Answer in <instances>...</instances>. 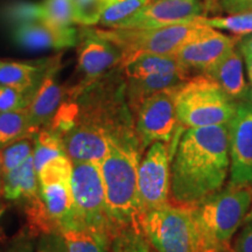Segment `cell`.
Wrapping results in <instances>:
<instances>
[{
  "instance_id": "obj_1",
  "label": "cell",
  "mask_w": 252,
  "mask_h": 252,
  "mask_svg": "<svg viewBox=\"0 0 252 252\" xmlns=\"http://www.w3.org/2000/svg\"><path fill=\"white\" fill-rule=\"evenodd\" d=\"M125 86V76L118 67L80 91L68 88V96L76 102V117L62 141L72 162L100 163L113 146L144 154Z\"/></svg>"
},
{
  "instance_id": "obj_2",
  "label": "cell",
  "mask_w": 252,
  "mask_h": 252,
  "mask_svg": "<svg viewBox=\"0 0 252 252\" xmlns=\"http://www.w3.org/2000/svg\"><path fill=\"white\" fill-rule=\"evenodd\" d=\"M229 174L228 124L185 128L172 158L169 203L193 209L222 190Z\"/></svg>"
},
{
  "instance_id": "obj_3",
  "label": "cell",
  "mask_w": 252,
  "mask_h": 252,
  "mask_svg": "<svg viewBox=\"0 0 252 252\" xmlns=\"http://www.w3.org/2000/svg\"><path fill=\"white\" fill-rule=\"evenodd\" d=\"M141 158L139 151L113 146L99 163L112 224L139 222L138 168Z\"/></svg>"
},
{
  "instance_id": "obj_4",
  "label": "cell",
  "mask_w": 252,
  "mask_h": 252,
  "mask_svg": "<svg viewBox=\"0 0 252 252\" xmlns=\"http://www.w3.org/2000/svg\"><path fill=\"white\" fill-rule=\"evenodd\" d=\"M175 109L182 127H202L228 124L235 116L237 102L230 98L212 77L200 74L178 88Z\"/></svg>"
},
{
  "instance_id": "obj_5",
  "label": "cell",
  "mask_w": 252,
  "mask_h": 252,
  "mask_svg": "<svg viewBox=\"0 0 252 252\" xmlns=\"http://www.w3.org/2000/svg\"><path fill=\"white\" fill-rule=\"evenodd\" d=\"M251 204L252 186H226L193 208L198 232L223 245L231 244L230 242L243 225Z\"/></svg>"
},
{
  "instance_id": "obj_6",
  "label": "cell",
  "mask_w": 252,
  "mask_h": 252,
  "mask_svg": "<svg viewBox=\"0 0 252 252\" xmlns=\"http://www.w3.org/2000/svg\"><path fill=\"white\" fill-rule=\"evenodd\" d=\"M204 25L193 23L154 28H96L100 35L116 43L126 60L139 54L175 55L200 33ZM123 62V63H124Z\"/></svg>"
},
{
  "instance_id": "obj_7",
  "label": "cell",
  "mask_w": 252,
  "mask_h": 252,
  "mask_svg": "<svg viewBox=\"0 0 252 252\" xmlns=\"http://www.w3.org/2000/svg\"><path fill=\"white\" fill-rule=\"evenodd\" d=\"M139 222L158 252H194L197 247L200 232L193 209L168 203L141 213Z\"/></svg>"
},
{
  "instance_id": "obj_8",
  "label": "cell",
  "mask_w": 252,
  "mask_h": 252,
  "mask_svg": "<svg viewBox=\"0 0 252 252\" xmlns=\"http://www.w3.org/2000/svg\"><path fill=\"white\" fill-rule=\"evenodd\" d=\"M71 185L82 220L108 251L112 220L106 203L99 163L72 162Z\"/></svg>"
},
{
  "instance_id": "obj_9",
  "label": "cell",
  "mask_w": 252,
  "mask_h": 252,
  "mask_svg": "<svg viewBox=\"0 0 252 252\" xmlns=\"http://www.w3.org/2000/svg\"><path fill=\"white\" fill-rule=\"evenodd\" d=\"M37 178L41 197L56 230L82 220L72 193V161L70 158L62 157L46 163L37 173Z\"/></svg>"
},
{
  "instance_id": "obj_10",
  "label": "cell",
  "mask_w": 252,
  "mask_h": 252,
  "mask_svg": "<svg viewBox=\"0 0 252 252\" xmlns=\"http://www.w3.org/2000/svg\"><path fill=\"white\" fill-rule=\"evenodd\" d=\"M171 143L156 141L141 158L138 168V195L140 214L169 203L171 165L174 149Z\"/></svg>"
},
{
  "instance_id": "obj_11",
  "label": "cell",
  "mask_w": 252,
  "mask_h": 252,
  "mask_svg": "<svg viewBox=\"0 0 252 252\" xmlns=\"http://www.w3.org/2000/svg\"><path fill=\"white\" fill-rule=\"evenodd\" d=\"M77 71L80 80L70 91H80L94 83L124 62V53L119 47L100 35L94 27L83 26L78 30Z\"/></svg>"
},
{
  "instance_id": "obj_12",
  "label": "cell",
  "mask_w": 252,
  "mask_h": 252,
  "mask_svg": "<svg viewBox=\"0 0 252 252\" xmlns=\"http://www.w3.org/2000/svg\"><path fill=\"white\" fill-rule=\"evenodd\" d=\"M179 87L152 94L133 113L135 132L144 150L156 141L171 143L182 127L179 125L175 109V94Z\"/></svg>"
},
{
  "instance_id": "obj_13",
  "label": "cell",
  "mask_w": 252,
  "mask_h": 252,
  "mask_svg": "<svg viewBox=\"0 0 252 252\" xmlns=\"http://www.w3.org/2000/svg\"><path fill=\"white\" fill-rule=\"evenodd\" d=\"M230 174L228 186H252V103H237L228 123Z\"/></svg>"
},
{
  "instance_id": "obj_14",
  "label": "cell",
  "mask_w": 252,
  "mask_h": 252,
  "mask_svg": "<svg viewBox=\"0 0 252 252\" xmlns=\"http://www.w3.org/2000/svg\"><path fill=\"white\" fill-rule=\"evenodd\" d=\"M203 0H151L117 28H154L193 23L206 12Z\"/></svg>"
},
{
  "instance_id": "obj_15",
  "label": "cell",
  "mask_w": 252,
  "mask_h": 252,
  "mask_svg": "<svg viewBox=\"0 0 252 252\" xmlns=\"http://www.w3.org/2000/svg\"><path fill=\"white\" fill-rule=\"evenodd\" d=\"M239 36H228L204 25L194 39L186 43L175 56L189 71L206 74L229 50L237 46Z\"/></svg>"
},
{
  "instance_id": "obj_16",
  "label": "cell",
  "mask_w": 252,
  "mask_h": 252,
  "mask_svg": "<svg viewBox=\"0 0 252 252\" xmlns=\"http://www.w3.org/2000/svg\"><path fill=\"white\" fill-rule=\"evenodd\" d=\"M12 37L21 48L36 52L77 46L80 32L72 26L59 27L43 20H36L15 25Z\"/></svg>"
},
{
  "instance_id": "obj_17",
  "label": "cell",
  "mask_w": 252,
  "mask_h": 252,
  "mask_svg": "<svg viewBox=\"0 0 252 252\" xmlns=\"http://www.w3.org/2000/svg\"><path fill=\"white\" fill-rule=\"evenodd\" d=\"M60 69L61 62L50 69L28 108L31 127L35 133L49 124L60 105L68 96V87L59 83Z\"/></svg>"
},
{
  "instance_id": "obj_18",
  "label": "cell",
  "mask_w": 252,
  "mask_h": 252,
  "mask_svg": "<svg viewBox=\"0 0 252 252\" xmlns=\"http://www.w3.org/2000/svg\"><path fill=\"white\" fill-rule=\"evenodd\" d=\"M2 196L25 208L42 201L33 156L2 176Z\"/></svg>"
},
{
  "instance_id": "obj_19",
  "label": "cell",
  "mask_w": 252,
  "mask_h": 252,
  "mask_svg": "<svg viewBox=\"0 0 252 252\" xmlns=\"http://www.w3.org/2000/svg\"><path fill=\"white\" fill-rule=\"evenodd\" d=\"M206 74L235 102H242L249 97L250 88L244 77L243 55L237 47L229 50Z\"/></svg>"
},
{
  "instance_id": "obj_20",
  "label": "cell",
  "mask_w": 252,
  "mask_h": 252,
  "mask_svg": "<svg viewBox=\"0 0 252 252\" xmlns=\"http://www.w3.org/2000/svg\"><path fill=\"white\" fill-rule=\"evenodd\" d=\"M61 62V55L32 62L0 63V86L39 89L46 75L54 65Z\"/></svg>"
},
{
  "instance_id": "obj_21",
  "label": "cell",
  "mask_w": 252,
  "mask_h": 252,
  "mask_svg": "<svg viewBox=\"0 0 252 252\" xmlns=\"http://www.w3.org/2000/svg\"><path fill=\"white\" fill-rule=\"evenodd\" d=\"M190 77V74L186 72H171V74L151 75L141 78H125L126 99L132 115L150 96L169 88L181 86Z\"/></svg>"
},
{
  "instance_id": "obj_22",
  "label": "cell",
  "mask_w": 252,
  "mask_h": 252,
  "mask_svg": "<svg viewBox=\"0 0 252 252\" xmlns=\"http://www.w3.org/2000/svg\"><path fill=\"white\" fill-rule=\"evenodd\" d=\"M121 68L125 78H141L171 72H186L191 75L175 55L139 54L126 60Z\"/></svg>"
},
{
  "instance_id": "obj_23",
  "label": "cell",
  "mask_w": 252,
  "mask_h": 252,
  "mask_svg": "<svg viewBox=\"0 0 252 252\" xmlns=\"http://www.w3.org/2000/svg\"><path fill=\"white\" fill-rule=\"evenodd\" d=\"M152 249L140 222L112 224L108 252H151Z\"/></svg>"
},
{
  "instance_id": "obj_24",
  "label": "cell",
  "mask_w": 252,
  "mask_h": 252,
  "mask_svg": "<svg viewBox=\"0 0 252 252\" xmlns=\"http://www.w3.org/2000/svg\"><path fill=\"white\" fill-rule=\"evenodd\" d=\"M67 252H108L82 220L58 230Z\"/></svg>"
},
{
  "instance_id": "obj_25",
  "label": "cell",
  "mask_w": 252,
  "mask_h": 252,
  "mask_svg": "<svg viewBox=\"0 0 252 252\" xmlns=\"http://www.w3.org/2000/svg\"><path fill=\"white\" fill-rule=\"evenodd\" d=\"M62 157H68L61 138L48 127H42L37 132L34 146V167L39 173L46 163Z\"/></svg>"
},
{
  "instance_id": "obj_26",
  "label": "cell",
  "mask_w": 252,
  "mask_h": 252,
  "mask_svg": "<svg viewBox=\"0 0 252 252\" xmlns=\"http://www.w3.org/2000/svg\"><path fill=\"white\" fill-rule=\"evenodd\" d=\"M31 134L37 133L31 127L28 109L0 112V149Z\"/></svg>"
},
{
  "instance_id": "obj_27",
  "label": "cell",
  "mask_w": 252,
  "mask_h": 252,
  "mask_svg": "<svg viewBox=\"0 0 252 252\" xmlns=\"http://www.w3.org/2000/svg\"><path fill=\"white\" fill-rule=\"evenodd\" d=\"M151 0H110L100 14L98 24L108 28L121 27Z\"/></svg>"
},
{
  "instance_id": "obj_28",
  "label": "cell",
  "mask_w": 252,
  "mask_h": 252,
  "mask_svg": "<svg viewBox=\"0 0 252 252\" xmlns=\"http://www.w3.org/2000/svg\"><path fill=\"white\" fill-rule=\"evenodd\" d=\"M36 134L26 135L0 149V173L4 176L33 156Z\"/></svg>"
},
{
  "instance_id": "obj_29",
  "label": "cell",
  "mask_w": 252,
  "mask_h": 252,
  "mask_svg": "<svg viewBox=\"0 0 252 252\" xmlns=\"http://www.w3.org/2000/svg\"><path fill=\"white\" fill-rule=\"evenodd\" d=\"M42 20L59 27L76 24L75 0H43L41 2Z\"/></svg>"
},
{
  "instance_id": "obj_30",
  "label": "cell",
  "mask_w": 252,
  "mask_h": 252,
  "mask_svg": "<svg viewBox=\"0 0 252 252\" xmlns=\"http://www.w3.org/2000/svg\"><path fill=\"white\" fill-rule=\"evenodd\" d=\"M196 20L215 30H224L231 32L235 36H245L252 34V12L248 13H235L228 17H200Z\"/></svg>"
},
{
  "instance_id": "obj_31",
  "label": "cell",
  "mask_w": 252,
  "mask_h": 252,
  "mask_svg": "<svg viewBox=\"0 0 252 252\" xmlns=\"http://www.w3.org/2000/svg\"><path fill=\"white\" fill-rule=\"evenodd\" d=\"M37 90L0 86V112L28 109Z\"/></svg>"
},
{
  "instance_id": "obj_32",
  "label": "cell",
  "mask_w": 252,
  "mask_h": 252,
  "mask_svg": "<svg viewBox=\"0 0 252 252\" xmlns=\"http://www.w3.org/2000/svg\"><path fill=\"white\" fill-rule=\"evenodd\" d=\"M4 17L6 20L14 25L42 20V8H41V4L19 1L5 8Z\"/></svg>"
},
{
  "instance_id": "obj_33",
  "label": "cell",
  "mask_w": 252,
  "mask_h": 252,
  "mask_svg": "<svg viewBox=\"0 0 252 252\" xmlns=\"http://www.w3.org/2000/svg\"><path fill=\"white\" fill-rule=\"evenodd\" d=\"M36 252H67L58 232L41 235Z\"/></svg>"
},
{
  "instance_id": "obj_34",
  "label": "cell",
  "mask_w": 252,
  "mask_h": 252,
  "mask_svg": "<svg viewBox=\"0 0 252 252\" xmlns=\"http://www.w3.org/2000/svg\"><path fill=\"white\" fill-rule=\"evenodd\" d=\"M242 226L243 228L235 238L232 249L236 252H252V220Z\"/></svg>"
},
{
  "instance_id": "obj_35",
  "label": "cell",
  "mask_w": 252,
  "mask_h": 252,
  "mask_svg": "<svg viewBox=\"0 0 252 252\" xmlns=\"http://www.w3.org/2000/svg\"><path fill=\"white\" fill-rule=\"evenodd\" d=\"M216 4L229 14L252 12V0H216Z\"/></svg>"
},
{
  "instance_id": "obj_36",
  "label": "cell",
  "mask_w": 252,
  "mask_h": 252,
  "mask_svg": "<svg viewBox=\"0 0 252 252\" xmlns=\"http://www.w3.org/2000/svg\"><path fill=\"white\" fill-rule=\"evenodd\" d=\"M224 248L225 245L220 244L212 238H208L206 236L200 235L197 247L194 252H223Z\"/></svg>"
},
{
  "instance_id": "obj_37",
  "label": "cell",
  "mask_w": 252,
  "mask_h": 252,
  "mask_svg": "<svg viewBox=\"0 0 252 252\" xmlns=\"http://www.w3.org/2000/svg\"><path fill=\"white\" fill-rule=\"evenodd\" d=\"M237 45V48L241 52V54L243 55V58L252 56V34L242 36V39H239Z\"/></svg>"
},
{
  "instance_id": "obj_38",
  "label": "cell",
  "mask_w": 252,
  "mask_h": 252,
  "mask_svg": "<svg viewBox=\"0 0 252 252\" xmlns=\"http://www.w3.org/2000/svg\"><path fill=\"white\" fill-rule=\"evenodd\" d=\"M34 248L32 242L28 238L20 239L13 247L9 249L8 252H33Z\"/></svg>"
},
{
  "instance_id": "obj_39",
  "label": "cell",
  "mask_w": 252,
  "mask_h": 252,
  "mask_svg": "<svg viewBox=\"0 0 252 252\" xmlns=\"http://www.w3.org/2000/svg\"><path fill=\"white\" fill-rule=\"evenodd\" d=\"M244 60H245V67H247L249 82H250L252 86V56H247V58H244Z\"/></svg>"
},
{
  "instance_id": "obj_40",
  "label": "cell",
  "mask_w": 252,
  "mask_h": 252,
  "mask_svg": "<svg viewBox=\"0 0 252 252\" xmlns=\"http://www.w3.org/2000/svg\"><path fill=\"white\" fill-rule=\"evenodd\" d=\"M252 220V204H251V208H250V210H249L247 217H245L244 223H247V222H249V220ZM244 223H243V224H244Z\"/></svg>"
},
{
  "instance_id": "obj_41",
  "label": "cell",
  "mask_w": 252,
  "mask_h": 252,
  "mask_svg": "<svg viewBox=\"0 0 252 252\" xmlns=\"http://www.w3.org/2000/svg\"><path fill=\"white\" fill-rule=\"evenodd\" d=\"M1 197H4V196H2V193H0V215H1L2 212H4V209H5V206L1 202Z\"/></svg>"
},
{
  "instance_id": "obj_42",
  "label": "cell",
  "mask_w": 252,
  "mask_h": 252,
  "mask_svg": "<svg viewBox=\"0 0 252 252\" xmlns=\"http://www.w3.org/2000/svg\"><path fill=\"white\" fill-rule=\"evenodd\" d=\"M223 252H236L234 249H232V247H231V244H229V245H225V248H224V251Z\"/></svg>"
},
{
  "instance_id": "obj_43",
  "label": "cell",
  "mask_w": 252,
  "mask_h": 252,
  "mask_svg": "<svg viewBox=\"0 0 252 252\" xmlns=\"http://www.w3.org/2000/svg\"><path fill=\"white\" fill-rule=\"evenodd\" d=\"M248 98L250 99V102L252 103V86L250 88V90H249V97H248Z\"/></svg>"
},
{
  "instance_id": "obj_44",
  "label": "cell",
  "mask_w": 252,
  "mask_h": 252,
  "mask_svg": "<svg viewBox=\"0 0 252 252\" xmlns=\"http://www.w3.org/2000/svg\"><path fill=\"white\" fill-rule=\"evenodd\" d=\"M0 193H2V176H1V173H0Z\"/></svg>"
},
{
  "instance_id": "obj_45",
  "label": "cell",
  "mask_w": 252,
  "mask_h": 252,
  "mask_svg": "<svg viewBox=\"0 0 252 252\" xmlns=\"http://www.w3.org/2000/svg\"><path fill=\"white\" fill-rule=\"evenodd\" d=\"M151 252H158V251H156V250H154V249H152V251H151Z\"/></svg>"
},
{
  "instance_id": "obj_46",
  "label": "cell",
  "mask_w": 252,
  "mask_h": 252,
  "mask_svg": "<svg viewBox=\"0 0 252 252\" xmlns=\"http://www.w3.org/2000/svg\"><path fill=\"white\" fill-rule=\"evenodd\" d=\"M104 1H106V2H109V1H110V0H104Z\"/></svg>"
},
{
  "instance_id": "obj_47",
  "label": "cell",
  "mask_w": 252,
  "mask_h": 252,
  "mask_svg": "<svg viewBox=\"0 0 252 252\" xmlns=\"http://www.w3.org/2000/svg\"><path fill=\"white\" fill-rule=\"evenodd\" d=\"M0 63H1V61H0Z\"/></svg>"
}]
</instances>
